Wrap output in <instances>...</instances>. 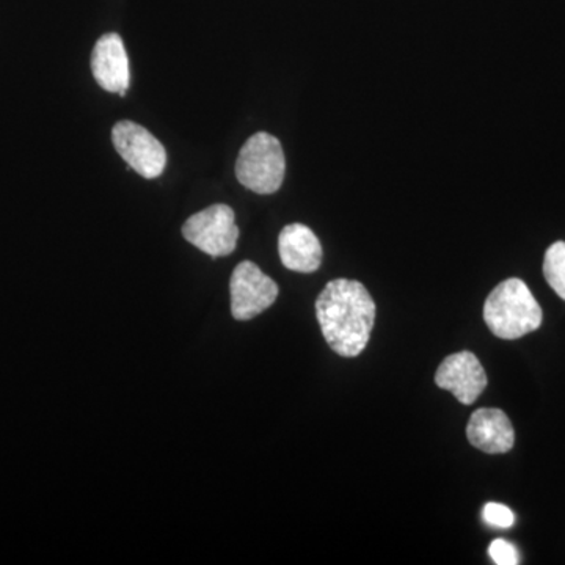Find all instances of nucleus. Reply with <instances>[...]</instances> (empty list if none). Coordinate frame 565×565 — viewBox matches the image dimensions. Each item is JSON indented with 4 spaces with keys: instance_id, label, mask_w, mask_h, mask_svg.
<instances>
[{
    "instance_id": "obj_10",
    "label": "nucleus",
    "mask_w": 565,
    "mask_h": 565,
    "mask_svg": "<svg viewBox=\"0 0 565 565\" xmlns=\"http://www.w3.org/2000/svg\"><path fill=\"white\" fill-rule=\"evenodd\" d=\"M278 253L282 266L294 273L311 274L321 267L322 245L313 230L302 223H291L281 230Z\"/></svg>"
},
{
    "instance_id": "obj_8",
    "label": "nucleus",
    "mask_w": 565,
    "mask_h": 565,
    "mask_svg": "<svg viewBox=\"0 0 565 565\" xmlns=\"http://www.w3.org/2000/svg\"><path fill=\"white\" fill-rule=\"evenodd\" d=\"M92 73L104 90L126 96L131 74L125 43L118 33H106L96 41L92 52Z\"/></svg>"
},
{
    "instance_id": "obj_9",
    "label": "nucleus",
    "mask_w": 565,
    "mask_h": 565,
    "mask_svg": "<svg viewBox=\"0 0 565 565\" xmlns=\"http://www.w3.org/2000/svg\"><path fill=\"white\" fill-rule=\"evenodd\" d=\"M468 441L487 455H504L515 441L511 419L500 408H479L467 427Z\"/></svg>"
},
{
    "instance_id": "obj_3",
    "label": "nucleus",
    "mask_w": 565,
    "mask_h": 565,
    "mask_svg": "<svg viewBox=\"0 0 565 565\" xmlns=\"http://www.w3.org/2000/svg\"><path fill=\"white\" fill-rule=\"evenodd\" d=\"M285 173V151L277 137L256 132L245 141L236 162L237 181L244 188L259 195H270L281 188Z\"/></svg>"
},
{
    "instance_id": "obj_12",
    "label": "nucleus",
    "mask_w": 565,
    "mask_h": 565,
    "mask_svg": "<svg viewBox=\"0 0 565 565\" xmlns=\"http://www.w3.org/2000/svg\"><path fill=\"white\" fill-rule=\"evenodd\" d=\"M482 516L489 525L497 527H511L515 523V515L508 505L498 504V503H489L486 504L484 511H482Z\"/></svg>"
},
{
    "instance_id": "obj_2",
    "label": "nucleus",
    "mask_w": 565,
    "mask_h": 565,
    "mask_svg": "<svg viewBox=\"0 0 565 565\" xmlns=\"http://www.w3.org/2000/svg\"><path fill=\"white\" fill-rule=\"evenodd\" d=\"M542 308L519 278H509L490 292L484 305V321L501 340H519L542 326Z\"/></svg>"
},
{
    "instance_id": "obj_1",
    "label": "nucleus",
    "mask_w": 565,
    "mask_h": 565,
    "mask_svg": "<svg viewBox=\"0 0 565 565\" xmlns=\"http://www.w3.org/2000/svg\"><path fill=\"white\" fill-rule=\"evenodd\" d=\"M316 316L332 351L345 359L360 355L370 343L375 321V303L362 282H327L316 300Z\"/></svg>"
},
{
    "instance_id": "obj_7",
    "label": "nucleus",
    "mask_w": 565,
    "mask_h": 565,
    "mask_svg": "<svg viewBox=\"0 0 565 565\" xmlns=\"http://www.w3.org/2000/svg\"><path fill=\"white\" fill-rule=\"evenodd\" d=\"M435 384L455 394L459 403L471 405L484 392L487 374L473 352H457L438 366Z\"/></svg>"
},
{
    "instance_id": "obj_13",
    "label": "nucleus",
    "mask_w": 565,
    "mask_h": 565,
    "mask_svg": "<svg viewBox=\"0 0 565 565\" xmlns=\"http://www.w3.org/2000/svg\"><path fill=\"white\" fill-rule=\"evenodd\" d=\"M489 555L493 563L498 565H516L520 564L519 552L511 542L504 539H497L489 546Z\"/></svg>"
},
{
    "instance_id": "obj_11",
    "label": "nucleus",
    "mask_w": 565,
    "mask_h": 565,
    "mask_svg": "<svg viewBox=\"0 0 565 565\" xmlns=\"http://www.w3.org/2000/svg\"><path fill=\"white\" fill-rule=\"evenodd\" d=\"M544 275L553 291L565 300V243H555L546 250Z\"/></svg>"
},
{
    "instance_id": "obj_5",
    "label": "nucleus",
    "mask_w": 565,
    "mask_h": 565,
    "mask_svg": "<svg viewBox=\"0 0 565 565\" xmlns=\"http://www.w3.org/2000/svg\"><path fill=\"white\" fill-rule=\"evenodd\" d=\"M111 141L129 169L140 177L154 180L166 170V148L143 126L129 120L118 121L111 129Z\"/></svg>"
},
{
    "instance_id": "obj_4",
    "label": "nucleus",
    "mask_w": 565,
    "mask_h": 565,
    "mask_svg": "<svg viewBox=\"0 0 565 565\" xmlns=\"http://www.w3.org/2000/svg\"><path fill=\"white\" fill-rule=\"evenodd\" d=\"M182 236L212 258L232 255L239 241L236 215L226 204H212L188 218Z\"/></svg>"
},
{
    "instance_id": "obj_6",
    "label": "nucleus",
    "mask_w": 565,
    "mask_h": 565,
    "mask_svg": "<svg viewBox=\"0 0 565 565\" xmlns=\"http://www.w3.org/2000/svg\"><path fill=\"white\" fill-rule=\"evenodd\" d=\"M232 313L236 321H250L273 307L278 286L252 262L237 264L230 281Z\"/></svg>"
}]
</instances>
